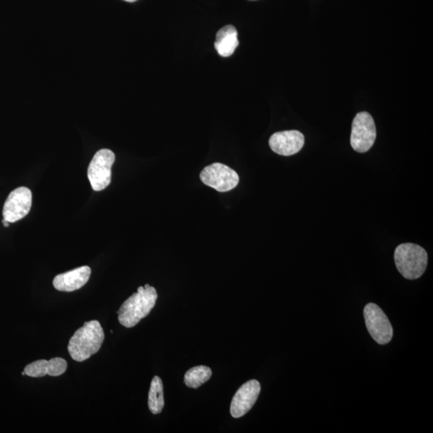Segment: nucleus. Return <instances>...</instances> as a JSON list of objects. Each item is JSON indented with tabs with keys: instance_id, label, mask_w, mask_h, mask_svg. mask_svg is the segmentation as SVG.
<instances>
[{
	"instance_id": "nucleus-1",
	"label": "nucleus",
	"mask_w": 433,
	"mask_h": 433,
	"mask_svg": "<svg viewBox=\"0 0 433 433\" xmlns=\"http://www.w3.org/2000/svg\"><path fill=\"white\" fill-rule=\"evenodd\" d=\"M158 297L154 286H140L117 311L119 322L127 328L135 327L153 310Z\"/></svg>"
},
{
	"instance_id": "nucleus-2",
	"label": "nucleus",
	"mask_w": 433,
	"mask_h": 433,
	"mask_svg": "<svg viewBox=\"0 0 433 433\" xmlns=\"http://www.w3.org/2000/svg\"><path fill=\"white\" fill-rule=\"evenodd\" d=\"M104 341V332L97 320L85 322L70 338L67 350L72 359L83 362L100 350Z\"/></svg>"
},
{
	"instance_id": "nucleus-3",
	"label": "nucleus",
	"mask_w": 433,
	"mask_h": 433,
	"mask_svg": "<svg viewBox=\"0 0 433 433\" xmlns=\"http://www.w3.org/2000/svg\"><path fill=\"white\" fill-rule=\"evenodd\" d=\"M396 268L407 279L421 277L427 265V254L424 248L414 243L400 244L394 254Z\"/></svg>"
},
{
	"instance_id": "nucleus-4",
	"label": "nucleus",
	"mask_w": 433,
	"mask_h": 433,
	"mask_svg": "<svg viewBox=\"0 0 433 433\" xmlns=\"http://www.w3.org/2000/svg\"><path fill=\"white\" fill-rule=\"evenodd\" d=\"M114 153L111 149L99 150L93 156L88 170V177L93 190L101 191L111 183Z\"/></svg>"
},
{
	"instance_id": "nucleus-5",
	"label": "nucleus",
	"mask_w": 433,
	"mask_h": 433,
	"mask_svg": "<svg viewBox=\"0 0 433 433\" xmlns=\"http://www.w3.org/2000/svg\"><path fill=\"white\" fill-rule=\"evenodd\" d=\"M377 139V128L371 115L367 112L359 113L352 122L351 145L358 153H366Z\"/></svg>"
},
{
	"instance_id": "nucleus-6",
	"label": "nucleus",
	"mask_w": 433,
	"mask_h": 433,
	"mask_svg": "<svg viewBox=\"0 0 433 433\" xmlns=\"http://www.w3.org/2000/svg\"><path fill=\"white\" fill-rule=\"evenodd\" d=\"M363 316L368 331L373 340L380 345L389 343L393 337V326L380 307L368 304L364 307Z\"/></svg>"
},
{
	"instance_id": "nucleus-7",
	"label": "nucleus",
	"mask_w": 433,
	"mask_h": 433,
	"mask_svg": "<svg viewBox=\"0 0 433 433\" xmlns=\"http://www.w3.org/2000/svg\"><path fill=\"white\" fill-rule=\"evenodd\" d=\"M201 181L205 185L218 192H228L237 187L239 176L229 166L213 163L205 167L200 174Z\"/></svg>"
},
{
	"instance_id": "nucleus-8",
	"label": "nucleus",
	"mask_w": 433,
	"mask_h": 433,
	"mask_svg": "<svg viewBox=\"0 0 433 433\" xmlns=\"http://www.w3.org/2000/svg\"><path fill=\"white\" fill-rule=\"evenodd\" d=\"M31 200L33 195L27 187H19L10 193L3 206V216L5 220L13 223L28 215Z\"/></svg>"
},
{
	"instance_id": "nucleus-9",
	"label": "nucleus",
	"mask_w": 433,
	"mask_h": 433,
	"mask_svg": "<svg viewBox=\"0 0 433 433\" xmlns=\"http://www.w3.org/2000/svg\"><path fill=\"white\" fill-rule=\"evenodd\" d=\"M261 392L260 383L256 379L250 380L241 386L234 395L231 405L234 418H240L253 408Z\"/></svg>"
},
{
	"instance_id": "nucleus-10",
	"label": "nucleus",
	"mask_w": 433,
	"mask_h": 433,
	"mask_svg": "<svg viewBox=\"0 0 433 433\" xmlns=\"http://www.w3.org/2000/svg\"><path fill=\"white\" fill-rule=\"evenodd\" d=\"M304 134L297 130L275 133L271 136L269 145L275 154L281 156H292L298 154L304 147Z\"/></svg>"
},
{
	"instance_id": "nucleus-11",
	"label": "nucleus",
	"mask_w": 433,
	"mask_h": 433,
	"mask_svg": "<svg viewBox=\"0 0 433 433\" xmlns=\"http://www.w3.org/2000/svg\"><path fill=\"white\" fill-rule=\"evenodd\" d=\"M90 275L91 268L88 265H83V267L56 276L54 286L57 291H74L83 288L88 283Z\"/></svg>"
},
{
	"instance_id": "nucleus-12",
	"label": "nucleus",
	"mask_w": 433,
	"mask_h": 433,
	"mask_svg": "<svg viewBox=\"0 0 433 433\" xmlns=\"http://www.w3.org/2000/svg\"><path fill=\"white\" fill-rule=\"evenodd\" d=\"M67 363L65 359L56 357L46 361H40L31 363L24 368V373L30 377L38 378L44 377L46 375L50 377H59L66 372Z\"/></svg>"
},
{
	"instance_id": "nucleus-13",
	"label": "nucleus",
	"mask_w": 433,
	"mask_h": 433,
	"mask_svg": "<svg viewBox=\"0 0 433 433\" xmlns=\"http://www.w3.org/2000/svg\"><path fill=\"white\" fill-rule=\"evenodd\" d=\"M238 44V31L233 25H227L218 31L215 47L221 56H231Z\"/></svg>"
},
{
	"instance_id": "nucleus-14",
	"label": "nucleus",
	"mask_w": 433,
	"mask_h": 433,
	"mask_svg": "<svg viewBox=\"0 0 433 433\" xmlns=\"http://www.w3.org/2000/svg\"><path fill=\"white\" fill-rule=\"evenodd\" d=\"M148 405L151 413L154 415L160 414L164 409L163 383L158 377H154L152 382H151Z\"/></svg>"
},
{
	"instance_id": "nucleus-15",
	"label": "nucleus",
	"mask_w": 433,
	"mask_h": 433,
	"mask_svg": "<svg viewBox=\"0 0 433 433\" xmlns=\"http://www.w3.org/2000/svg\"><path fill=\"white\" fill-rule=\"evenodd\" d=\"M212 370L206 366L192 368L185 375V384L187 387L197 389L211 379Z\"/></svg>"
},
{
	"instance_id": "nucleus-16",
	"label": "nucleus",
	"mask_w": 433,
	"mask_h": 433,
	"mask_svg": "<svg viewBox=\"0 0 433 433\" xmlns=\"http://www.w3.org/2000/svg\"><path fill=\"white\" fill-rule=\"evenodd\" d=\"M2 222H3V226H4L5 227H9V223H10V222H8L7 220H5V219H4V218H3V220L2 221Z\"/></svg>"
},
{
	"instance_id": "nucleus-17",
	"label": "nucleus",
	"mask_w": 433,
	"mask_h": 433,
	"mask_svg": "<svg viewBox=\"0 0 433 433\" xmlns=\"http://www.w3.org/2000/svg\"><path fill=\"white\" fill-rule=\"evenodd\" d=\"M124 1H127V2H129V3H133V2L138 1V0H124Z\"/></svg>"
}]
</instances>
